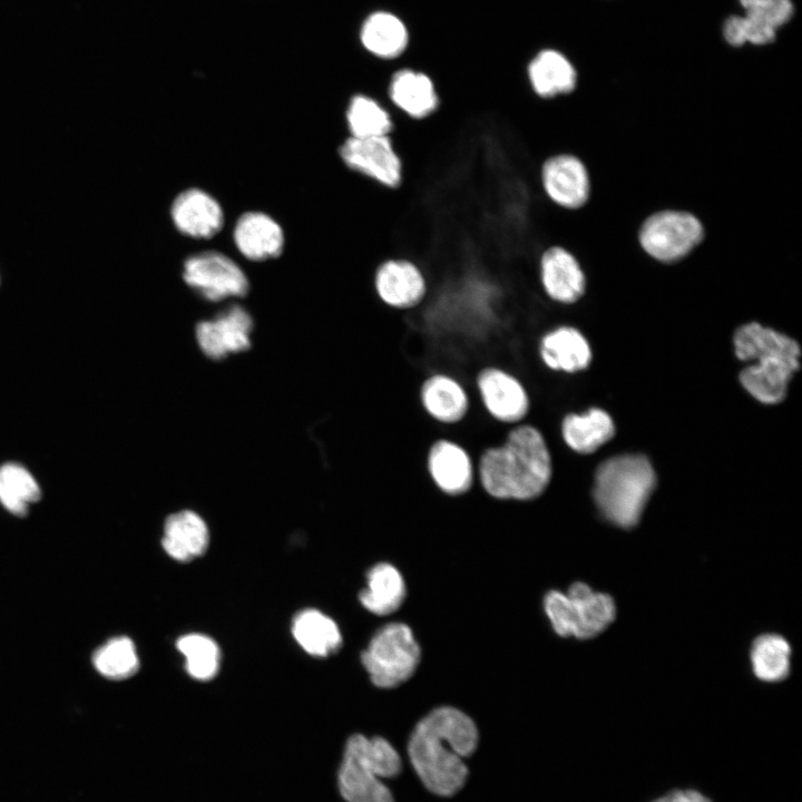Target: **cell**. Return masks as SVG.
<instances>
[{
    "mask_svg": "<svg viewBox=\"0 0 802 802\" xmlns=\"http://www.w3.org/2000/svg\"><path fill=\"white\" fill-rule=\"evenodd\" d=\"M477 485L490 498L527 502L551 483L554 460L542 430L526 421L506 429L502 438L476 454Z\"/></svg>",
    "mask_w": 802,
    "mask_h": 802,
    "instance_id": "cell-1",
    "label": "cell"
},
{
    "mask_svg": "<svg viewBox=\"0 0 802 802\" xmlns=\"http://www.w3.org/2000/svg\"><path fill=\"white\" fill-rule=\"evenodd\" d=\"M478 728L466 713L440 706L413 728L408 754L424 786L440 796H451L464 785L469 771L463 757L478 745Z\"/></svg>",
    "mask_w": 802,
    "mask_h": 802,
    "instance_id": "cell-2",
    "label": "cell"
},
{
    "mask_svg": "<svg viewBox=\"0 0 802 802\" xmlns=\"http://www.w3.org/2000/svg\"><path fill=\"white\" fill-rule=\"evenodd\" d=\"M733 342L736 356L752 362L740 373L743 388L762 403L781 402L800 366L798 342L756 322L739 327Z\"/></svg>",
    "mask_w": 802,
    "mask_h": 802,
    "instance_id": "cell-3",
    "label": "cell"
},
{
    "mask_svg": "<svg viewBox=\"0 0 802 802\" xmlns=\"http://www.w3.org/2000/svg\"><path fill=\"white\" fill-rule=\"evenodd\" d=\"M655 483V471L646 457H613L596 470L594 499L609 522L633 528L638 524Z\"/></svg>",
    "mask_w": 802,
    "mask_h": 802,
    "instance_id": "cell-4",
    "label": "cell"
},
{
    "mask_svg": "<svg viewBox=\"0 0 802 802\" xmlns=\"http://www.w3.org/2000/svg\"><path fill=\"white\" fill-rule=\"evenodd\" d=\"M401 770L400 755L385 739L353 734L338 773L340 793L346 802H394L381 779L394 777Z\"/></svg>",
    "mask_w": 802,
    "mask_h": 802,
    "instance_id": "cell-5",
    "label": "cell"
},
{
    "mask_svg": "<svg viewBox=\"0 0 802 802\" xmlns=\"http://www.w3.org/2000/svg\"><path fill=\"white\" fill-rule=\"evenodd\" d=\"M546 615L561 637L587 639L603 633L615 619L614 599L594 591L585 583H574L567 590H550L544 598Z\"/></svg>",
    "mask_w": 802,
    "mask_h": 802,
    "instance_id": "cell-6",
    "label": "cell"
},
{
    "mask_svg": "<svg viewBox=\"0 0 802 802\" xmlns=\"http://www.w3.org/2000/svg\"><path fill=\"white\" fill-rule=\"evenodd\" d=\"M470 389L485 417L502 428L528 421L532 412L527 382L501 364L479 365L471 376Z\"/></svg>",
    "mask_w": 802,
    "mask_h": 802,
    "instance_id": "cell-7",
    "label": "cell"
},
{
    "mask_svg": "<svg viewBox=\"0 0 802 802\" xmlns=\"http://www.w3.org/2000/svg\"><path fill=\"white\" fill-rule=\"evenodd\" d=\"M361 662L375 686L393 688L415 672L420 647L408 625L390 623L373 635L361 654Z\"/></svg>",
    "mask_w": 802,
    "mask_h": 802,
    "instance_id": "cell-8",
    "label": "cell"
},
{
    "mask_svg": "<svg viewBox=\"0 0 802 802\" xmlns=\"http://www.w3.org/2000/svg\"><path fill=\"white\" fill-rule=\"evenodd\" d=\"M415 400L426 419L441 431L461 426L473 408L470 387L447 370L427 372L417 385Z\"/></svg>",
    "mask_w": 802,
    "mask_h": 802,
    "instance_id": "cell-9",
    "label": "cell"
},
{
    "mask_svg": "<svg viewBox=\"0 0 802 802\" xmlns=\"http://www.w3.org/2000/svg\"><path fill=\"white\" fill-rule=\"evenodd\" d=\"M704 227L693 214L666 209L649 215L642 224L638 239L643 250L663 263L687 256L703 239Z\"/></svg>",
    "mask_w": 802,
    "mask_h": 802,
    "instance_id": "cell-10",
    "label": "cell"
},
{
    "mask_svg": "<svg viewBox=\"0 0 802 802\" xmlns=\"http://www.w3.org/2000/svg\"><path fill=\"white\" fill-rule=\"evenodd\" d=\"M423 473L442 495L457 498L468 495L477 485L476 458L459 440L439 434L427 446Z\"/></svg>",
    "mask_w": 802,
    "mask_h": 802,
    "instance_id": "cell-11",
    "label": "cell"
},
{
    "mask_svg": "<svg viewBox=\"0 0 802 802\" xmlns=\"http://www.w3.org/2000/svg\"><path fill=\"white\" fill-rule=\"evenodd\" d=\"M336 154L342 165L353 174L390 189L401 185L402 162L390 136H348L338 146Z\"/></svg>",
    "mask_w": 802,
    "mask_h": 802,
    "instance_id": "cell-12",
    "label": "cell"
},
{
    "mask_svg": "<svg viewBox=\"0 0 802 802\" xmlns=\"http://www.w3.org/2000/svg\"><path fill=\"white\" fill-rule=\"evenodd\" d=\"M183 278L189 287L212 302L244 296L248 291L244 271L218 251H203L188 256L183 265Z\"/></svg>",
    "mask_w": 802,
    "mask_h": 802,
    "instance_id": "cell-13",
    "label": "cell"
},
{
    "mask_svg": "<svg viewBox=\"0 0 802 802\" xmlns=\"http://www.w3.org/2000/svg\"><path fill=\"white\" fill-rule=\"evenodd\" d=\"M373 293L381 305L400 312L418 310L429 293V283L420 266L404 257H391L378 264L372 276Z\"/></svg>",
    "mask_w": 802,
    "mask_h": 802,
    "instance_id": "cell-14",
    "label": "cell"
},
{
    "mask_svg": "<svg viewBox=\"0 0 802 802\" xmlns=\"http://www.w3.org/2000/svg\"><path fill=\"white\" fill-rule=\"evenodd\" d=\"M539 183L547 200L566 212L580 209L590 197L588 169L574 153L546 157L539 168Z\"/></svg>",
    "mask_w": 802,
    "mask_h": 802,
    "instance_id": "cell-15",
    "label": "cell"
},
{
    "mask_svg": "<svg viewBox=\"0 0 802 802\" xmlns=\"http://www.w3.org/2000/svg\"><path fill=\"white\" fill-rule=\"evenodd\" d=\"M537 277L541 294L556 304H574L586 290V275L578 257L561 245H550L540 253Z\"/></svg>",
    "mask_w": 802,
    "mask_h": 802,
    "instance_id": "cell-16",
    "label": "cell"
},
{
    "mask_svg": "<svg viewBox=\"0 0 802 802\" xmlns=\"http://www.w3.org/2000/svg\"><path fill=\"white\" fill-rule=\"evenodd\" d=\"M252 329L250 313L239 305H233L216 317L199 322L196 339L200 350L217 360L248 349Z\"/></svg>",
    "mask_w": 802,
    "mask_h": 802,
    "instance_id": "cell-17",
    "label": "cell"
},
{
    "mask_svg": "<svg viewBox=\"0 0 802 802\" xmlns=\"http://www.w3.org/2000/svg\"><path fill=\"white\" fill-rule=\"evenodd\" d=\"M387 97L389 107L412 120H423L430 117L437 111L440 104L437 85L432 77L409 67L399 68L391 74Z\"/></svg>",
    "mask_w": 802,
    "mask_h": 802,
    "instance_id": "cell-18",
    "label": "cell"
},
{
    "mask_svg": "<svg viewBox=\"0 0 802 802\" xmlns=\"http://www.w3.org/2000/svg\"><path fill=\"white\" fill-rule=\"evenodd\" d=\"M536 353L546 369L567 374L585 370L591 360L588 341L570 325H559L542 333Z\"/></svg>",
    "mask_w": 802,
    "mask_h": 802,
    "instance_id": "cell-19",
    "label": "cell"
},
{
    "mask_svg": "<svg viewBox=\"0 0 802 802\" xmlns=\"http://www.w3.org/2000/svg\"><path fill=\"white\" fill-rule=\"evenodd\" d=\"M170 217L177 231L192 238H211L224 224L221 204L199 188L179 193L172 203Z\"/></svg>",
    "mask_w": 802,
    "mask_h": 802,
    "instance_id": "cell-20",
    "label": "cell"
},
{
    "mask_svg": "<svg viewBox=\"0 0 802 802\" xmlns=\"http://www.w3.org/2000/svg\"><path fill=\"white\" fill-rule=\"evenodd\" d=\"M237 251L250 261H265L281 255L285 237L281 225L270 215L251 211L242 214L233 229Z\"/></svg>",
    "mask_w": 802,
    "mask_h": 802,
    "instance_id": "cell-21",
    "label": "cell"
},
{
    "mask_svg": "<svg viewBox=\"0 0 802 802\" xmlns=\"http://www.w3.org/2000/svg\"><path fill=\"white\" fill-rule=\"evenodd\" d=\"M527 81L538 99L554 100L570 95L576 89L578 75L565 55L554 49H545L529 61Z\"/></svg>",
    "mask_w": 802,
    "mask_h": 802,
    "instance_id": "cell-22",
    "label": "cell"
},
{
    "mask_svg": "<svg viewBox=\"0 0 802 802\" xmlns=\"http://www.w3.org/2000/svg\"><path fill=\"white\" fill-rule=\"evenodd\" d=\"M208 539L202 517L192 510H182L167 517L162 544L173 559L189 561L205 552Z\"/></svg>",
    "mask_w": 802,
    "mask_h": 802,
    "instance_id": "cell-23",
    "label": "cell"
},
{
    "mask_svg": "<svg viewBox=\"0 0 802 802\" xmlns=\"http://www.w3.org/2000/svg\"><path fill=\"white\" fill-rule=\"evenodd\" d=\"M615 426L610 415L593 408L585 413H567L560 423L565 444L574 452L589 454L613 438Z\"/></svg>",
    "mask_w": 802,
    "mask_h": 802,
    "instance_id": "cell-24",
    "label": "cell"
},
{
    "mask_svg": "<svg viewBox=\"0 0 802 802\" xmlns=\"http://www.w3.org/2000/svg\"><path fill=\"white\" fill-rule=\"evenodd\" d=\"M405 597V585L400 571L389 563H379L366 574V588L359 599L372 614L384 616L395 612Z\"/></svg>",
    "mask_w": 802,
    "mask_h": 802,
    "instance_id": "cell-25",
    "label": "cell"
},
{
    "mask_svg": "<svg viewBox=\"0 0 802 802\" xmlns=\"http://www.w3.org/2000/svg\"><path fill=\"white\" fill-rule=\"evenodd\" d=\"M343 119L348 136L354 138L390 136L394 127L390 110L364 92H355L349 98Z\"/></svg>",
    "mask_w": 802,
    "mask_h": 802,
    "instance_id": "cell-26",
    "label": "cell"
},
{
    "mask_svg": "<svg viewBox=\"0 0 802 802\" xmlns=\"http://www.w3.org/2000/svg\"><path fill=\"white\" fill-rule=\"evenodd\" d=\"M292 633L300 646L313 656H329L342 644L335 622L316 609H305L296 614Z\"/></svg>",
    "mask_w": 802,
    "mask_h": 802,
    "instance_id": "cell-27",
    "label": "cell"
},
{
    "mask_svg": "<svg viewBox=\"0 0 802 802\" xmlns=\"http://www.w3.org/2000/svg\"><path fill=\"white\" fill-rule=\"evenodd\" d=\"M361 40L372 55L394 59L407 48L408 32L402 21L389 12L372 13L361 29Z\"/></svg>",
    "mask_w": 802,
    "mask_h": 802,
    "instance_id": "cell-28",
    "label": "cell"
},
{
    "mask_svg": "<svg viewBox=\"0 0 802 802\" xmlns=\"http://www.w3.org/2000/svg\"><path fill=\"white\" fill-rule=\"evenodd\" d=\"M41 497V489L31 472L19 463L0 467V503L10 514L21 517Z\"/></svg>",
    "mask_w": 802,
    "mask_h": 802,
    "instance_id": "cell-29",
    "label": "cell"
},
{
    "mask_svg": "<svg viewBox=\"0 0 802 802\" xmlns=\"http://www.w3.org/2000/svg\"><path fill=\"white\" fill-rule=\"evenodd\" d=\"M751 665L754 675L769 683L784 679L791 667V646L776 634L759 636L752 644Z\"/></svg>",
    "mask_w": 802,
    "mask_h": 802,
    "instance_id": "cell-30",
    "label": "cell"
},
{
    "mask_svg": "<svg viewBox=\"0 0 802 802\" xmlns=\"http://www.w3.org/2000/svg\"><path fill=\"white\" fill-rule=\"evenodd\" d=\"M92 664L106 678L125 679L137 672L139 659L133 640L118 636L107 640L95 652Z\"/></svg>",
    "mask_w": 802,
    "mask_h": 802,
    "instance_id": "cell-31",
    "label": "cell"
},
{
    "mask_svg": "<svg viewBox=\"0 0 802 802\" xmlns=\"http://www.w3.org/2000/svg\"><path fill=\"white\" fill-rule=\"evenodd\" d=\"M185 657L187 673L199 681L214 677L219 668L221 652L217 644L202 634H187L177 640Z\"/></svg>",
    "mask_w": 802,
    "mask_h": 802,
    "instance_id": "cell-32",
    "label": "cell"
},
{
    "mask_svg": "<svg viewBox=\"0 0 802 802\" xmlns=\"http://www.w3.org/2000/svg\"><path fill=\"white\" fill-rule=\"evenodd\" d=\"M776 29L746 14L730 16L723 23L722 33L725 41L733 47L745 43L764 46L776 38Z\"/></svg>",
    "mask_w": 802,
    "mask_h": 802,
    "instance_id": "cell-33",
    "label": "cell"
},
{
    "mask_svg": "<svg viewBox=\"0 0 802 802\" xmlns=\"http://www.w3.org/2000/svg\"><path fill=\"white\" fill-rule=\"evenodd\" d=\"M744 14L760 20L774 29L788 23L794 14L792 0H739Z\"/></svg>",
    "mask_w": 802,
    "mask_h": 802,
    "instance_id": "cell-34",
    "label": "cell"
},
{
    "mask_svg": "<svg viewBox=\"0 0 802 802\" xmlns=\"http://www.w3.org/2000/svg\"><path fill=\"white\" fill-rule=\"evenodd\" d=\"M653 802H712L710 799L693 790H676Z\"/></svg>",
    "mask_w": 802,
    "mask_h": 802,
    "instance_id": "cell-35",
    "label": "cell"
}]
</instances>
